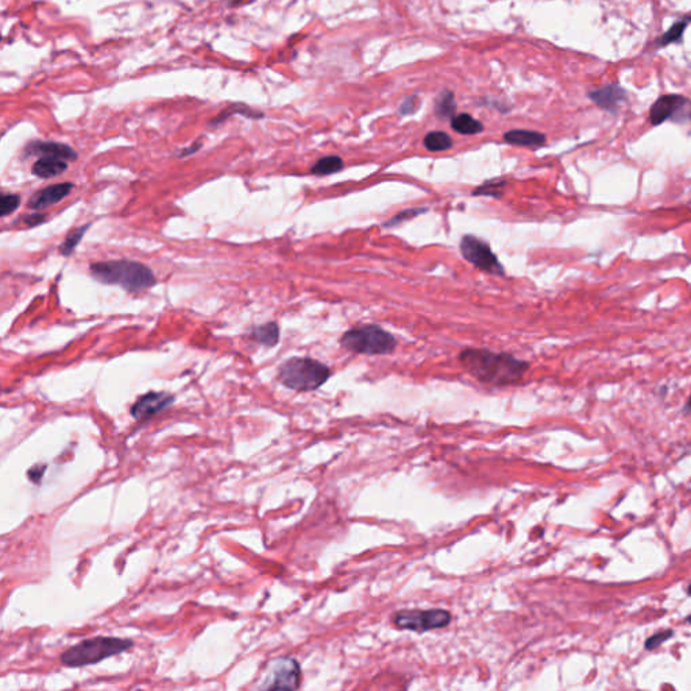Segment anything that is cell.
<instances>
[{
	"label": "cell",
	"mask_w": 691,
	"mask_h": 691,
	"mask_svg": "<svg viewBox=\"0 0 691 691\" xmlns=\"http://www.w3.org/2000/svg\"><path fill=\"white\" fill-rule=\"evenodd\" d=\"M458 358L475 380L496 386L518 382L529 369V363L511 354H497L484 348H466Z\"/></svg>",
	"instance_id": "cell-1"
},
{
	"label": "cell",
	"mask_w": 691,
	"mask_h": 691,
	"mask_svg": "<svg viewBox=\"0 0 691 691\" xmlns=\"http://www.w3.org/2000/svg\"><path fill=\"white\" fill-rule=\"evenodd\" d=\"M92 277L107 285H119L124 291L137 294L156 285V277L146 265L127 261H104L91 265Z\"/></svg>",
	"instance_id": "cell-2"
},
{
	"label": "cell",
	"mask_w": 691,
	"mask_h": 691,
	"mask_svg": "<svg viewBox=\"0 0 691 691\" xmlns=\"http://www.w3.org/2000/svg\"><path fill=\"white\" fill-rule=\"evenodd\" d=\"M134 641L121 638L99 636L86 639L61 654V663L70 669H80L103 662L108 657L121 655L131 650Z\"/></svg>",
	"instance_id": "cell-3"
},
{
	"label": "cell",
	"mask_w": 691,
	"mask_h": 691,
	"mask_svg": "<svg viewBox=\"0 0 691 691\" xmlns=\"http://www.w3.org/2000/svg\"><path fill=\"white\" fill-rule=\"evenodd\" d=\"M331 377V370L324 363L312 358L294 357L278 369V381L296 392H312L324 385Z\"/></svg>",
	"instance_id": "cell-4"
},
{
	"label": "cell",
	"mask_w": 691,
	"mask_h": 691,
	"mask_svg": "<svg viewBox=\"0 0 691 691\" xmlns=\"http://www.w3.org/2000/svg\"><path fill=\"white\" fill-rule=\"evenodd\" d=\"M341 345L357 354L383 355L396 350L397 339L380 326L366 324L346 331L341 338Z\"/></svg>",
	"instance_id": "cell-5"
},
{
	"label": "cell",
	"mask_w": 691,
	"mask_h": 691,
	"mask_svg": "<svg viewBox=\"0 0 691 691\" xmlns=\"http://www.w3.org/2000/svg\"><path fill=\"white\" fill-rule=\"evenodd\" d=\"M392 621L400 629L423 633L449 626L452 621V616L449 610L445 609H414L396 612Z\"/></svg>",
	"instance_id": "cell-6"
},
{
	"label": "cell",
	"mask_w": 691,
	"mask_h": 691,
	"mask_svg": "<svg viewBox=\"0 0 691 691\" xmlns=\"http://www.w3.org/2000/svg\"><path fill=\"white\" fill-rule=\"evenodd\" d=\"M301 669L294 657H278L269 663L263 682L259 689H288L294 690L300 687Z\"/></svg>",
	"instance_id": "cell-7"
},
{
	"label": "cell",
	"mask_w": 691,
	"mask_h": 691,
	"mask_svg": "<svg viewBox=\"0 0 691 691\" xmlns=\"http://www.w3.org/2000/svg\"><path fill=\"white\" fill-rule=\"evenodd\" d=\"M686 123L691 121V100L683 95H663L651 105L650 121L659 126L664 121Z\"/></svg>",
	"instance_id": "cell-8"
},
{
	"label": "cell",
	"mask_w": 691,
	"mask_h": 691,
	"mask_svg": "<svg viewBox=\"0 0 691 691\" xmlns=\"http://www.w3.org/2000/svg\"><path fill=\"white\" fill-rule=\"evenodd\" d=\"M461 251L470 263L482 272L493 276L505 275V270L496 254L492 251V247L482 239L474 235H465L461 241Z\"/></svg>",
	"instance_id": "cell-9"
},
{
	"label": "cell",
	"mask_w": 691,
	"mask_h": 691,
	"mask_svg": "<svg viewBox=\"0 0 691 691\" xmlns=\"http://www.w3.org/2000/svg\"><path fill=\"white\" fill-rule=\"evenodd\" d=\"M173 402L174 396L171 393L149 392L136 401V404L130 409V414L138 421H146L171 407Z\"/></svg>",
	"instance_id": "cell-10"
},
{
	"label": "cell",
	"mask_w": 691,
	"mask_h": 691,
	"mask_svg": "<svg viewBox=\"0 0 691 691\" xmlns=\"http://www.w3.org/2000/svg\"><path fill=\"white\" fill-rule=\"evenodd\" d=\"M588 96L590 98V100L597 104L600 108H603L610 114H616L620 104L626 100L628 92L621 86L612 83V84L590 91Z\"/></svg>",
	"instance_id": "cell-11"
},
{
	"label": "cell",
	"mask_w": 691,
	"mask_h": 691,
	"mask_svg": "<svg viewBox=\"0 0 691 691\" xmlns=\"http://www.w3.org/2000/svg\"><path fill=\"white\" fill-rule=\"evenodd\" d=\"M25 156L55 157L62 158L65 161H73L77 158V153L65 143L58 142H44V140H33L25 149Z\"/></svg>",
	"instance_id": "cell-12"
},
{
	"label": "cell",
	"mask_w": 691,
	"mask_h": 691,
	"mask_svg": "<svg viewBox=\"0 0 691 691\" xmlns=\"http://www.w3.org/2000/svg\"><path fill=\"white\" fill-rule=\"evenodd\" d=\"M72 190H73L72 183H60V184L49 185L44 190L35 192L34 195L30 197L27 206L34 211L49 207L55 203H60L62 199H65Z\"/></svg>",
	"instance_id": "cell-13"
},
{
	"label": "cell",
	"mask_w": 691,
	"mask_h": 691,
	"mask_svg": "<svg viewBox=\"0 0 691 691\" xmlns=\"http://www.w3.org/2000/svg\"><path fill=\"white\" fill-rule=\"evenodd\" d=\"M504 139L509 145L524 147H541L546 143V136L532 130H511L504 134Z\"/></svg>",
	"instance_id": "cell-14"
},
{
	"label": "cell",
	"mask_w": 691,
	"mask_h": 691,
	"mask_svg": "<svg viewBox=\"0 0 691 691\" xmlns=\"http://www.w3.org/2000/svg\"><path fill=\"white\" fill-rule=\"evenodd\" d=\"M68 169V162L62 158L41 157L33 165V174L39 178H52Z\"/></svg>",
	"instance_id": "cell-15"
},
{
	"label": "cell",
	"mask_w": 691,
	"mask_h": 691,
	"mask_svg": "<svg viewBox=\"0 0 691 691\" xmlns=\"http://www.w3.org/2000/svg\"><path fill=\"white\" fill-rule=\"evenodd\" d=\"M232 115H243V117L250 118V119L263 118V114L261 111H256L254 108H251L246 104H231V105L225 107V110L216 118H213L212 121H209V126H219L221 123H223L225 119H228Z\"/></svg>",
	"instance_id": "cell-16"
},
{
	"label": "cell",
	"mask_w": 691,
	"mask_h": 691,
	"mask_svg": "<svg viewBox=\"0 0 691 691\" xmlns=\"http://www.w3.org/2000/svg\"><path fill=\"white\" fill-rule=\"evenodd\" d=\"M451 127L459 134L463 136H475L484 131V124L470 114H459L451 119Z\"/></svg>",
	"instance_id": "cell-17"
},
{
	"label": "cell",
	"mask_w": 691,
	"mask_h": 691,
	"mask_svg": "<svg viewBox=\"0 0 691 691\" xmlns=\"http://www.w3.org/2000/svg\"><path fill=\"white\" fill-rule=\"evenodd\" d=\"M251 338L258 342L259 345L266 346V347H273L278 343L279 339V329L278 324L275 322L256 326L251 331Z\"/></svg>",
	"instance_id": "cell-18"
},
{
	"label": "cell",
	"mask_w": 691,
	"mask_h": 691,
	"mask_svg": "<svg viewBox=\"0 0 691 691\" xmlns=\"http://www.w3.org/2000/svg\"><path fill=\"white\" fill-rule=\"evenodd\" d=\"M690 22L691 17H683L678 19L664 34L662 35L660 38H657L655 41V45L659 48H663V46H667L670 44L682 41L683 34H685L687 26L690 25Z\"/></svg>",
	"instance_id": "cell-19"
},
{
	"label": "cell",
	"mask_w": 691,
	"mask_h": 691,
	"mask_svg": "<svg viewBox=\"0 0 691 691\" xmlns=\"http://www.w3.org/2000/svg\"><path fill=\"white\" fill-rule=\"evenodd\" d=\"M456 103L454 93L446 89L440 92L435 100V114L440 119H452L455 117Z\"/></svg>",
	"instance_id": "cell-20"
},
{
	"label": "cell",
	"mask_w": 691,
	"mask_h": 691,
	"mask_svg": "<svg viewBox=\"0 0 691 691\" xmlns=\"http://www.w3.org/2000/svg\"><path fill=\"white\" fill-rule=\"evenodd\" d=\"M343 159L338 156H327L320 158L313 166H312V174L316 176H329L334 173L341 172L343 169Z\"/></svg>",
	"instance_id": "cell-21"
},
{
	"label": "cell",
	"mask_w": 691,
	"mask_h": 691,
	"mask_svg": "<svg viewBox=\"0 0 691 691\" xmlns=\"http://www.w3.org/2000/svg\"><path fill=\"white\" fill-rule=\"evenodd\" d=\"M424 147L430 152H445L452 147V138L445 131H431L424 137Z\"/></svg>",
	"instance_id": "cell-22"
},
{
	"label": "cell",
	"mask_w": 691,
	"mask_h": 691,
	"mask_svg": "<svg viewBox=\"0 0 691 691\" xmlns=\"http://www.w3.org/2000/svg\"><path fill=\"white\" fill-rule=\"evenodd\" d=\"M89 227H91V223L89 225H81V227L70 231L68 237L65 238V241L61 243V246H60L61 256L70 257V256L73 254L74 249L79 246V243L81 242V239L84 238V235H86V232L88 231Z\"/></svg>",
	"instance_id": "cell-23"
},
{
	"label": "cell",
	"mask_w": 691,
	"mask_h": 691,
	"mask_svg": "<svg viewBox=\"0 0 691 691\" xmlns=\"http://www.w3.org/2000/svg\"><path fill=\"white\" fill-rule=\"evenodd\" d=\"M506 185V180H489L481 187L475 188L473 192L474 196H492V197H501L502 190Z\"/></svg>",
	"instance_id": "cell-24"
},
{
	"label": "cell",
	"mask_w": 691,
	"mask_h": 691,
	"mask_svg": "<svg viewBox=\"0 0 691 691\" xmlns=\"http://www.w3.org/2000/svg\"><path fill=\"white\" fill-rule=\"evenodd\" d=\"M427 209L426 208H409V209H404L401 212H398L396 216H393L392 219H389L386 223H383V227L385 228H389V227H395V225H398L405 221H409L415 216H419L421 213H424Z\"/></svg>",
	"instance_id": "cell-25"
},
{
	"label": "cell",
	"mask_w": 691,
	"mask_h": 691,
	"mask_svg": "<svg viewBox=\"0 0 691 691\" xmlns=\"http://www.w3.org/2000/svg\"><path fill=\"white\" fill-rule=\"evenodd\" d=\"M20 206V197L14 193H6L0 199V215L4 218L14 211H17Z\"/></svg>",
	"instance_id": "cell-26"
},
{
	"label": "cell",
	"mask_w": 691,
	"mask_h": 691,
	"mask_svg": "<svg viewBox=\"0 0 691 691\" xmlns=\"http://www.w3.org/2000/svg\"><path fill=\"white\" fill-rule=\"evenodd\" d=\"M673 636H674V631L673 629H667V631L659 632V633L652 635L650 639L647 640L645 644H644V647H645V650L652 651V650L657 648L659 645H662L664 641L671 639Z\"/></svg>",
	"instance_id": "cell-27"
},
{
	"label": "cell",
	"mask_w": 691,
	"mask_h": 691,
	"mask_svg": "<svg viewBox=\"0 0 691 691\" xmlns=\"http://www.w3.org/2000/svg\"><path fill=\"white\" fill-rule=\"evenodd\" d=\"M416 110H417V96L407 98L400 105L401 115H412Z\"/></svg>",
	"instance_id": "cell-28"
},
{
	"label": "cell",
	"mask_w": 691,
	"mask_h": 691,
	"mask_svg": "<svg viewBox=\"0 0 691 691\" xmlns=\"http://www.w3.org/2000/svg\"><path fill=\"white\" fill-rule=\"evenodd\" d=\"M46 215L44 213H38V212H34V213H29V215H25L22 218V222L29 227H34V225H42L46 222Z\"/></svg>",
	"instance_id": "cell-29"
},
{
	"label": "cell",
	"mask_w": 691,
	"mask_h": 691,
	"mask_svg": "<svg viewBox=\"0 0 691 691\" xmlns=\"http://www.w3.org/2000/svg\"><path fill=\"white\" fill-rule=\"evenodd\" d=\"M45 470H46V466H41V465H37V466L32 467V468L29 470V480L38 484V482H39V480H41V477L44 475Z\"/></svg>",
	"instance_id": "cell-30"
},
{
	"label": "cell",
	"mask_w": 691,
	"mask_h": 691,
	"mask_svg": "<svg viewBox=\"0 0 691 691\" xmlns=\"http://www.w3.org/2000/svg\"><path fill=\"white\" fill-rule=\"evenodd\" d=\"M200 147H202V142H197V143H193V145H192V147H190V149H184V150H181V153H180V157L190 156V154H192V153H195V152H197V150H199Z\"/></svg>",
	"instance_id": "cell-31"
},
{
	"label": "cell",
	"mask_w": 691,
	"mask_h": 691,
	"mask_svg": "<svg viewBox=\"0 0 691 691\" xmlns=\"http://www.w3.org/2000/svg\"><path fill=\"white\" fill-rule=\"evenodd\" d=\"M686 409H687V411H689V409H691V396L690 398H689V401H687V405H686Z\"/></svg>",
	"instance_id": "cell-32"
},
{
	"label": "cell",
	"mask_w": 691,
	"mask_h": 691,
	"mask_svg": "<svg viewBox=\"0 0 691 691\" xmlns=\"http://www.w3.org/2000/svg\"><path fill=\"white\" fill-rule=\"evenodd\" d=\"M687 594H689V595H690L691 597V585L690 586H689V588H687Z\"/></svg>",
	"instance_id": "cell-33"
},
{
	"label": "cell",
	"mask_w": 691,
	"mask_h": 691,
	"mask_svg": "<svg viewBox=\"0 0 691 691\" xmlns=\"http://www.w3.org/2000/svg\"><path fill=\"white\" fill-rule=\"evenodd\" d=\"M237 1H241V0H237Z\"/></svg>",
	"instance_id": "cell-34"
}]
</instances>
